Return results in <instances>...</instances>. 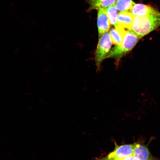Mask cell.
Listing matches in <instances>:
<instances>
[{
	"label": "cell",
	"mask_w": 160,
	"mask_h": 160,
	"mask_svg": "<svg viewBox=\"0 0 160 160\" xmlns=\"http://www.w3.org/2000/svg\"><path fill=\"white\" fill-rule=\"evenodd\" d=\"M134 16L129 11L120 12L118 14L117 23L119 26L129 29L132 23Z\"/></svg>",
	"instance_id": "cell-8"
},
{
	"label": "cell",
	"mask_w": 160,
	"mask_h": 160,
	"mask_svg": "<svg viewBox=\"0 0 160 160\" xmlns=\"http://www.w3.org/2000/svg\"><path fill=\"white\" fill-rule=\"evenodd\" d=\"M100 160H124L123 158H118L113 160H110L108 159L107 158H105L100 159Z\"/></svg>",
	"instance_id": "cell-14"
},
{
	"label": "cell",
	"mask_w": 160,
	"mask_h": 160,
	"mask_svg": "<svg viewBox=\"0 0 160 160\" xmlns=\"http://www.w3.org/2000/svg\"><path fill=\"white\" fill-rule=\"evenodd\" d=\"M160 26V15L134 16L132 23L129 29L140 39Z\"/></svg>",
	"instance_id": "cell-1"
},
{
	"label": "cell",
	"mask_w": 160,
	"mask_h": 160,
	"mask_svg": "<svg viewBox=\"0 0 160 160\" xmlns=\"http://www.w3.org/2000/svg\"><path fill=\"white\" fill-rule=\"evenodd\" d=\"M134 144H125L119 146L115 144L114 150L110 153L107 157L110 160L124 158L133 155Z\"/></svg>",
	"instance_id": "cell-4"
},
{
	"label": "cell",
	"mask_w": 160,
	"mask_h": 160,
	"mask_svg": "<svg viewBox=\"0 0 160 160\" xmlns=\"http://www.w3.org/2000/svg\"><path fill=\"white\" fill-rule=\"evenodd\" d=\"M140 39L135 33L127 29L126 30L121 44L113 47L110 50L106 59L109 58L114 59L115 64L117 65L122 57L132 49Z\"/></svg>",
	"instance_id": "cell-2"
},
{
	"label": "cell",
	"mask_w": 160,
	"mask_h": 160,
	"mask_svg": "<svg viewBox=\"0 0 160 160\" xmlns=\"http://www.w3.org/2000/svg\"><path fill=\"white\" fill-rule=\"evenodd\" d=\"M106 13L104 10H99L97 13V26L98 32L99 41L103 35L108 32L110 23Z\"/></svg>",
	"instance_id": "cell-6"
},
{
	"label": "cell",
	"mask_w": 160,
	"mask_h": 160,
	"mask_svg": "<svg viewBox=\"0 0 160 160\" xmlns=\"http://www.w3.org/2000/svg\"><path fill=\"white\" fill-rule=\"evenodd\" d=\"M105 12L110 23L116 28L119 26L117 23L118 11L115 4L109 7L104 10Z\"/></svg>",
	"instance_id": "cell-11"
},
{
	"label": "cell",
	"mask_w": 160,
	"mask_h": 160,
	"mask_svg": "<svg viewBox=\"0 0 160 160\" xmlns=\"http://www.w3.org/2000/svg\"><path fill=\"white\" fill-rule=\"evenodd\" d=\"M126 31L124 28L119 26L116 28H112L109 34L112 43L115 45L121 44Z\"/></svg>",
	"instance_id": "cell-9"
},
{
	"label": "cell",
	"mask_w": 160,
	"mask_h": 160,
	"mask_svg": "<svg viewBox=\"0 0 160 160\" xmlns=\"http://www.w3.org/2000/svg\"><path fill=\"white\" fill-rule=\"evenodd\" d=\"M116 0H88L89 4V11L93 9L104 10L115 4Z\"/></svg>",
	"instance_id": "cell-10"
},
{
	"label": "cell",
	"mask_w": 160,
	"mask_h": 160,
	"mask_svg": "<svg viewBox=\"0 0 160 160\" xmlns=\"http://www.w3.org/2000/svg\"><path fill=\"white\" fill-rule=\"evenodd\" d=\"M123 159L124 160H140L133 155L126 157Z\"/></svg>",
	"instance_id": "cell-13"
},
{
	"label": "cell",
	"mask_w": 160,
	"mask_h": 160,
	"mask_svg": "<svg viewBox=\"0 0 160 160\" xmlns=\"http://www.w3.org/2000/svg\"><path fill=\"white\" fill-rule=\"evenodd\" d=\"M134 16H144L151 15H160V12L150 6L142 4H135L129 11Z\"/></svg>",
	"instance_id": "cell-5"
},
{
	"label": "cell",
	"mask_w": 160,
	"mask_h": 160,
	"mask_svg": "<svg viewBox=\"0 0 160 160\" xmlns=\"http://www.w3.org/2000/svg\"><path fill=\"white\" fill-rule=\"evenodd\" d=\"M135 4L132 0H116L115 4L119 12L129 11Z\"/></svg>",
	"instance_id": "cell-12"
},
{
	"label": "cell",
	"mask_w": 160,
	"mask_h": 160,
	"mask_svg": "<svg viewBox=\"0 0 160 160\" xmlns=\"http://www.w3.org/2000/svg\"><path fill=\"white\" fill-rule=\"evenodd\" d=\"M112 44L109 33L108 32L104 33L98 41L95 55V62L98 71L102 62L106 59L110 52Z\"/></svg>",
	"instance_id": "cell-3"
},
{
	"label": "cell",
	"mask_w": 160,
	"mask_h": 160,
	"mask_svg": "<svg viewBox=\"0 0 160 160\" xmlns=\"http://www.w3.org/2000/svg\"><path fill=\"white\" fill-rule=\"evenodd\" d=\"M134 144L133 155L140 160H156L150 153L148 147L145 145L139 142Z\"/></svg>",
	"instance_id": "cell-7"
}]
</instances>
